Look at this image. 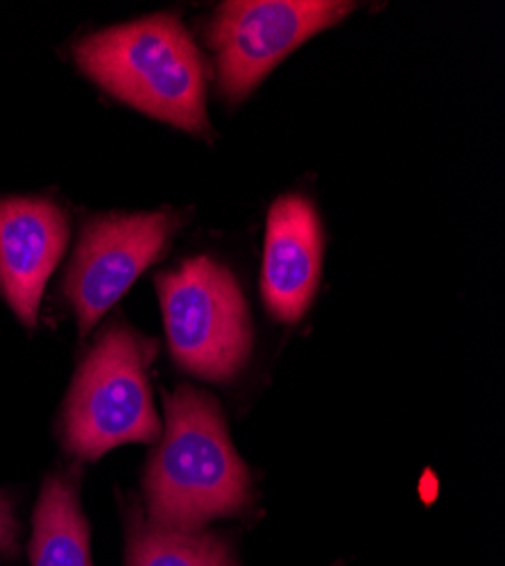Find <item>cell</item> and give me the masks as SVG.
Segmentation results:
<instances>
[{
  "label": "cell",
  "mask_w": 505,
  "mask_h": 566,
  "mask_svg": "<svg viewBox=\"0 0 505 566\" xmlns=\"http://www.w3.org/2000/svg\"><path fill=\"white\" fill-rule=\"evenodd\" d=\"M172 360L198 379L229 384L250 360L254 334L236 276L209 256L157 279Z\"/></svg>",
  "instance_id": "cell-4"
},
{
  "label": "cell",
  "mask_w": 505,
  "mask_h": 566,
  "mask_svg": "<svg viewBox=\"0 0 505 566\" xmlns=\"http://www.w3.org/2000/svg\"><path fill=\"white\" fill-rule=\"evenodd\" d=\"M157 345L114 324L80 363L62 417L64 449L101 460L123 444H152L161 421L152 401L150 363Z\"/></svg>",
  "instance_id": "cell-3"
},
{
  "label": "cell",
  "mask_w": 505,
  "mask_h": 566,
  "mask_svg": "<svg viewBox=\"0 0 505 566\" xmlns=\"http://www.w3.org/2000/svg\"><path fill=\"white\" fill-rule=\"evenodd\" d=\"M323 222L306 196L288 193L270 207L261 295L274 319L297 324L306 315L323 274Z\"/></svg>",
  "instance_id": "cell-8"
},
{
  "label": "cell",
  "mask_w": 505,
  "mask_h": 566,
  "mask_svg": "<svg viewBox=\"0 0 505 566\" xmlns=\"http://www.w3.org/2000/svg\"><path fill=\"white\" fill-rule=\"evenodd\" d=\"M19 551V522L12 501L0 494V555L14 557Z\"/></svg>",
  "instance_id": "cell-11"
},
{
  "label": "cell",
  "mask_w": 505,
  "mask_h": 566,
  "mask_svg": "<svg viewBox=\"0 0 505 566\" xmlns=\"http://www.w3.org/2000/svg\"><path fill=\"white\" fill-rule=\"evenodd\" d=\"M69 243L64 211L41 198L0 200V295L32 328L39 304Z\"/></svg>",
  "instance_id": "cell-7"
},
{
  "label": "cell",
  "mask_w": 505,
  "mask_h": 566,
  "mask_svg": "<svg viewBox=\"0 0 505 566\" xmlns=\"http://www.w3.org/2000/svg\"><path fill=\"white\" fill-rule=\"evenodd\" d=\"M356 3L338 0H234L222 3L209 25L218 88L232 103L245 101L284 57L311 36L340 23Z\"/></svg>",
  "instance_id": "cell-5"
},
{
  "label": "cell",
  "mask_w": 505,
  "mask_h": 566,
  "mask_svg": "<svg viewBox=\"0 0 505 566\" xmlns=\"http://www.w3.org/2000/svg\"><path fill=\"white\" fill-rule=\"evenodd\" d=\"M166 431L148 460L144 492L152 524L202 531L252 503V476L227 431L220 403L191 386L164 397Z\"/></svg>",
  "instance_id": "cell-1"
},
{
  "label": "cell",
  "mask_w": 505,
  "mask_h": 566,
  "mask_svg": "<svg viewBox=\"0 0 505 566\" xmlns=\"http://www.w3.org/2000/svg\"><path fill=\"white\" fill-rule=\"evenodd\" d=\"M177 224L168 211L98 216L84 224L64 281L82 336L161 259Z\"/></svg>",
  "instance_id": "cell-6"
},
{
  "label": "cell",
  "mask_w": 505,
  "mask_h": 566,
  "mask_svg": "<svg viewBox=\"0 0 505 566\" xmlns=\"http://www.w3.org/2000/svg\"><path fill=\"white\" fill-rule=\"evenodd\" d=\"M30 564L94 566L77 481L64 471L51 474L41 488L32 516Z\"/></svg>",
  "instance_id": "cell-9"
},
{
  "label": "cell",
  "mask_w": 505,
  "mask_h": 566,
  "mask_svg": "<svg viewBox=\"0 0 505 566\" xmlns=\"http://www.w3.org/2000/svg\"><path fill=\"white\" fill-rule=\"evenodd\" d=\"M77 66L114 98L191 134H209L207 66L189 30L155 14L86 36Z\"/></svg>",
  "instance_id": "cell-2"
},
{
  "label": "cell",
  "mask_w": 505,
  "mask_h": 566,
  "mask_svg": "<svg viewBox=\"0 0 505 566\" xmlns=\"http://www.w3.org/2000/svg\"><path fill=\"white\" fill-rule=\"evenodd\" d=\"M125 566H239L220 535L161 528L136 505L125 510Z\"/></svg>",
  "instance_id": "cell-10"
}]
</instances>
